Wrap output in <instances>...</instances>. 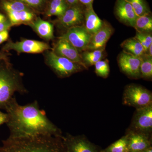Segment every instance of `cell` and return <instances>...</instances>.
<instances>
[{
    "mask_svg": "<svg viewBox=\"0 0 152 152\" xmlns=\"http://www.w3.org/2000/svg\"><path fill=\"white\" fill-rule=\"evenodd\" d=\"M8 120L6 124L11 138L50 135L63 137L61 129L41 110L37 101L24 105L19 104L15 97L6 108Z\"/></svg>",
    "mask_w": 152,
    "mask_h": 152,
    "instance_id": "obj_1",
    "label": "cell"
},
{
    "mask_svg": "<svg viewBox=\"0 0 152 152\" xmlns=\"http://www.w3.org/2000/svg\"><path fill=\"white\" fill-rule=\"evenodd\" d=\"M63 137L50 135L9 137L2 141L0 152H67Z\"/></svg>",
    "mask_w": 152,
    "mask_h": 152,
    "instance_id": "obj_2",
    "label": "cell"
},
{
    "mask_svg": "<svg viewBox=\"0 0 152 152\" xmlns=\"http://www.w3.org/2000/svg\"><path fill=\"white\" fill-rule=\"evenodd\" d=\"M16 92L28 93L22 83L21 75L8 65H0V109L5 110Z\"/></svg>",
    "mask_w": 152,
    "mask_h": 152,
    "instance_id": "obj_3",
    "label": "cell"
},
{
    "mask_svg": "<svg viewBox=\"0 0 152 152\" xmlns=\"http://www.w3.org/2000/svg\"><path fill=\"white\" fill-rule=\"evenodd\" d=\"M123 104L136 109L152 104V92L140 85H128L124 90Z\"/></svg>",
    "mask_w": 152,
    "mask_h": 152,
    "instance_id": "obj_4",
    "label": "cell"
},
{
    "mask_svg": "<svg viewBox=\"0 0 152 152\" xmlns=\"http://www.w3.org/2000/svg\"><path fill=\"white\" fill-rule=\"evenodd\" d=\"M47 57L48 65L60 77H67L86 69L81 65L66 58L58 56L54 52H49Z\"/></svg>",
    "mask_w": 152,
    "mask_h": 152,
    "instance_id": "obj_5",
    "label": "cell"
},
{
    "mask_svg": "<svg viewBox=\"0 0 152 152\" xmlns=\"http://www.w3.org/2000/svg\"><path fill=\"white\" fill-rule=\"evenodd\" d=\"M128 130L151 135L152 104L136 109Z\"/></svg>",
    "mask_w": 152,
    "mask_h": 152,
    "instance_id": "obj_6",
    "label": "cell"
},
{
    "mask_svg": "<svg viewBox=\"0 0 152 152\" xmlns=\"http://www.w3.org/2000/svg\"><path fill=\"white\" fill-rule=\"evenodd\" d=\"M67 152H101V150L84 135L74 136L67 133L63 137Z\"/></svg>",
    "mask_w": 152,
    "mask_h": 152,
    "instance_id": "obj_7",
    "label": "cell"
},
{
    "mask_svg": "<svg viewBox=\"0 0 152 152\" xmlns=\"http://www.w3.org/2000/svg\"><path fill=\"white\" fill-rule=\"evenodd\" d=\"M91 37L85 25H80L69 28L61 37L69 41L79 52L86 50Z\"/></svg>",
    "mask_w": 152,
    "mask_h": 152,
    "instance_id": "obj_8",
    "label": "cell"
},
{
    "mask_svg": "<svg viewBox=\"0 0 152 152\" xmlns=\"http://www.w3.org/2000/svg\"><path fill=\"white\" fill-rule=\"evenodd\" d=\"M118 62L121 71L131 78H141L140 57L123 51L118 57Z\"/></svg>",
    "mask_w": 152,
    "mask_h": 152,
    "instance_id": "obj_9",
    "label": "cell"
},
{
    "mask_svg": "<svg viewBox=\"0 0 152 152\" xmlns=\"http://www.w3.org/2000/svg\"><path fill=\"white\" fill-rule=\"evenodd\" d=\"M50 48L48 44L44 42L27 39L16 42H10L4 47L6 50H13L21 53H40Z\"/></svg>",
    "mask_w": 152,
    "mask_h": 152,
    "instance_id": "obj_10",
    "label": "cell"
},
{
    "mask_svg": "<svg viewBox=\"0 0 152 152\" xmlns=\"http://www.w3.org/2000/svg\"><path fill=\"white\" fill-rule=\"evenodd\" d=\"M85 7L79 4L68 8L61 16L59 17L60 24L65 28L80 26L84 21Z\"/></svg>",
    "mask_w": 152,
    "mask_h": 152,
    "instance_id": "obj_11",
    "label": "cell"
},
{
    "mask_svg": "<svg viewBox=\"0 0 152 152\" xmlns=\"http://www.w3.org/2000/svg\"><path fill=\"white\" fill-rule=\"evenodd\" d=\"M114 14L120 22L132 27L138 17L130 4L126 0H116Z\"/></svg>",
    "mask_w": 152,
    "mask_h": 152,
    "instance_id": "obj_12",
    "label": "cell"
},
{
    "mask_svg": "<svg viewBox=\"0 0 152 152\" xmlns=\"http://www.w3.org/2000/svg\"><path fill=\"white\" fill-rule=\"evenodd\" d=\"M54 53L58 56L66 58L74 62L81 65L86 69H87L82 61L78 51L66 39L60 37L55 47Z\"/></svg>",
    "mask_w": 152,
    "mask_h": 152,
    "instance_id": "obj_13",
    "label": "cell"
},
{
    "mask_svg": "<svg viewBox=\"0 0 152 152\" xmlns=\"http://www.w3.org/2000/svg\"><path fill=\"white\" fill-rule=\"evenodd\" d=\"M113 32V28L110 24L104 21L101 28L92 35L86 50L105 48L106 44Z\"/></svg>",
    "mask_w": 152,
    "mask_h": 152,
    "instance_id": "obj_14",
    "label": "cell"
},
{
    "mask_svg": "<svg viewBox=\"0 0 152 152\" xmlns=\"http://www.w3.org/2000/svg\"><path fill=\"white\" fill-rule=\"evenodd\" d=\"M126 135L129 151L141 152L152 147L151 135L129 130Z\"/></svg>",
    "mask_w": 152,
    "mask_h": 152,
    "instance_id": "obj_15",
    "label": "cell"
},
{
    "mask_svg": "<svg viewBox=\"0 0 152 152\" xmlns=\"http://www.w3.org/2000/svg\"><path fill=\"white\" fill-rule=\"evenodd\" d=\"M84 21L85 27L92 35L101 28L104 22L95 12L93 6L85 7Z\"/></svg>",
    "mask_w": 152,
    "mask_h": 152,
    "instance_id": "obj_16",
    "label": "cell"
},
{
    "mask_svg": "<svg viewBox=\"0 0 152 152\" xmlns=\"http://www.w3.org/2000/svg\"><path fill=\"white\" fill-rule=\"evenodd\" d=\"M32 27L38 34L46 39H51L54 37L53 27L48 22L39 19L32 24Z\"/></svg>",
    "mask_w": 152,
    "mask_h": 152,
    "instance_id": "obj_17",
    "label": "cell"
},
{
    "mask_svg": "<svg viewBox=\"0 0 152 152\" xmlns=\"http://www.w3.org/2000/svg\"><path fill=\"white\" fill-rule=\"evenodd\" d=\"M124 51L140 57L145 53L141 44L134 37L127 39L121 45Z\"/></svg>",
    "mask_w": 152,
    "mask_h": 152,
    "instance_id": "obj_18",
    "label": "cell"
},
{
    "mask_svg": "<svg viewBox=\"0 0 152 152\" xmlns=\"http://www.w3.org/2000/svg\"><path fill=\"white\" fill-rule=\"evenodd\" d=\"M105 49H98L93 50H86L80 54L82 61L87 68L94 65L96 63L102 59Z\"/></svg>",
    "mask_w": 152,
    "mask_h": 152,
    "instance_id": "obj_19",
    "label": "cell"
},
{
    "mask_svg": "<svg viewBox=\"0 0 152 152\" xmlns=\"http://www.w3.org/2000/svg\"><path fill=\"white\" fill-rule=\"evenodd\" d=\"M134 28L137 32L151 33L152 17L151 12L139 16L136 20Z\"/></svg>",
    "mask_w": 152,
    "mask_h": 152,
    "instance_id": "obj_20",
    "label": "cell"
},
{
    "mask_svg": "<svg viewBox=\"0 0 152 152\" xmlns=\"http://www.w3.org/2000/svg\"><path fill=\"white\" fill-rule=\"evenodd\" d=\"M140 57L141 59V78L150 80L152 78V57L145 53Z\"/></svg>",
    "mask_w": 152,
    "mask_h": 152,
    "instance_id": "obj_21",
    "label": "cell"
},
{
    "mask_svg": "<svg viewBox=\"0 0 152 152\" xmlns=\"http://www.w3.org/2000/svg\"><path fill=\"white\" fill-rule=\"evenodd\" d=\"M128 140L126 136L125 135L114 142L111 145L104 150H101V152H128Z\"/></svg>",
    "mask_w": 152,
    "mask_h": 152,
    "instance_id": "obj_22",
    "label": "cell"
},
{
    "mask_svg": "<svg viewBox=\"0 0 152 152\" xmlns=\"http://www.w3.org/2000/svg\"><path fill=\"white\" fill-rule=\"evenodd\" d=\"M131 6L138 17L151 12V10L145 0H126Z\"/></svg>",
    "mask_w": 152,
    "mask_h": 152,
    "instance_id": "obj_23",
    "label": "cell"
},
{
    "mask_svg": "<svg viewBox=\"0 0 152 152\" xmlns=\"http://www.w3.org/2000/svg\"><path fill=\"white\" fill-rule=\"evenodd\" d=\"M95 72L98 76L104 78L108 76L110 72V66L107 60H100L94 65Z\"/></svg>",
    "mask_w": 152,
    "mask_h": 152,
    "instance_id": "obj_24",
    "label": "cell"
},
{
    "mask_svg": "<svg viewBox=\"0 0 152 152\" xmlns=\"http://www.w3.org/2000/svg\"><path fill=\"white\" fill-rule=\"evenodd\" d=\"M134 37L141 44L145 50V53H147L150 46L152 45L151 33H140L137 32L136 35Z\"/></svg>",
    "mask_w": 152,
    "mask_h": 152,
    "instance_id": "obj_25",
    "label": "cell"
},
{
    "mask_svg": "<svg viewBox=\"0 0 152 152\" xmlns=\"http://www.w3.org/2000/svg\"><path fill=\"white\" fill-rule=\"evenodd\" d=\"M3 7L7 12H18L27 10L26 7L20 1L13 2H5L3 4Z\"/></svg>",
    "mask_w": 152,
    "mask_h": 152,
    "instance_id": "obj_26",
    "label": "cell"
},
{
    "mask_svg": "<svg viewBox=\"0 0 152 152\" xmlns=\"http://www.w3.org/2000/svg\"><path fill=\"white\" fill-rule=\"evenodd\" d=\"M68 4L66 0H52L50 9H68Z\"/></svg>",
    "mask_w": 152,
    "mask_h": 152,
    "instance_id": "obj_27",
    "label": "cell"
},
{
    "mask_svg": "<svg viewBox=\"0 0 152 152\" xmlns=\"http://www.w3.org/2000/svg\"><path fill=\"white\" fill-rule=\"evenodd\" d=\"M9 19L12 25L18 24L20 23V12H7Z\"/></svg>",
    "mask_w": 152,
    "mask_h": 152,
    "instance_id": "obj_28",
    "label": "cell"
},
{
    "mask_svg": "<svg viewBox=\"0 0 152 152\" xmlns=\"http://www.w3.org/2000/svg\"><path fill=\"white\" fill-rule=\"evenodd\" d=\"M21 23L31 21L34 18V15L27 10L20 12Z\"/></svg>",
    "mask_w": 152,
    "mask_h": 152,
    "instance_id": "obj_29",
    "label": "cell"
},
{
    "mask_svg": "<svg viewBox=\"0 0 152 152\" xmlns=\"http://www.w3.org/2000/svg\"><path fill=\"white\" fill-rule=\"evenodd\" d=\"M66 10L64 9H49L47 14H48V15L49 16H57L60 17L64 13Z\"/></svg>",
    "mask_w": 152,
    "mask_h": 152,
    "instance_id": "obj_30",
    "label": "cell"
},
{
    "mask_svg": "<svg viewBox=\"0 0 152 152\" xmlns=\"http://www.w3.org/2000/svg\"><path fill=\"white\" fill-rule=\"evenodd\" d=\"M20 1L24 2L30 5L37 6L40 4L43 0H18Z\"/></svg>",
    "mask_w": 152,
    "mask_h": 152,
    "instance_id": "obj_31",
    "label": "cell"
},
{
    "mask_svg": "<svg viewBox=\"0 0 152 152\" xmlns=\"http://www.w3.org/2000/svg\"><path fill=\"white\" fill-rule=\"evenodd\" d=\"M12 24L11 23L7 21L3 22V23H0V33L6 31V30H8L10 27H11Z\"/></svg>",
    "mask_w": 152,
    "mask_h": 152,
    "instance_id": "obj_32",
    "label": "cell"
},
{
    "mask_svg": "<svg viewBox=\"0 0 152 152\" xmlns=\"http://www.w3.org/2000/svg\"><path fill=\"white\" fill-rule=\"evenodd\" d=\"M8 37L9 32L8 30H6L0 33V45L7 40Z\"/></svg>",
    "mask_w": 152,
    "mask_h": 152,
    "instance_id": "obj_33",
    "label": "cell"
},
{
    "mask_svg": "<svg viewBox=\"0 0 152 152\" xmlns=\"http://www.w3.org/2000/svg\"><path fill=\"white\" fill-rule=\"evenodd\" d=\"M8 120V115L7 113H4L0 111V126L3 124H6Z\"/></svg>",
    "mask_w": 152,
    "mask_h": 152,
    "instance_id": "obj_34",
    "label": "cell"
},
{
    "mask_svg": "<svg viewBox=\"0 0 152 152\" xmlns=\"http://www.w3.org/2000/svg\"><path fill=\"white\" fill-rule=\"evenodd\" d=\"M94 0H78L79 3L85 7L93 6Z\"/></svg>",
    "mask_w": 152,
    "mask_h": 152,
    "instance_id": "obj_35",
    "label": "cell"
},
{
    "mask_svg": "<svg viewBox=\"0 0 152 152\" xmlns=\"http://www.w3.org/2000/svg\"><path fill=\"white\" fill-rule=\"evenodd\" d=\"M67 3L71 6L79 4L78 0H66Z\"/></svg>",
    "mask_w": 152,
    "mask_h": 152,
    "instance_id": "obj_36",
    "label": "cell"
},
{
    "mask_svg": "<svg viewBox=\"0 0 152 152\" xmlns=\"http://www.w3.org/2000/svg\"><path fill=\"white\" fill-rule=\"evenodd\" d=\"M5 17L2 14H0V23L6 21Z\"/></svg>",
    "mask_w": 152,
    "mask_h": 152,
    "instance_id": "obj_37",
    "label": "cell"
},
{
    "mask_svg": "<svg viewBox=\"0 0 152 152\" xmlns=\"http://www.w3.org/2000/svg\"><path fill=\"white\" fill-rule=\"evenodd\" d=\"M6 59V56L5 53H0V61L2 60H5Z\"/></svg>",
    "mask_w": 152,
    "mask_h": 152,
    "instance_id": "obj_38",
    "label": "cell"
},
{
    "mask_svg": "<svg viewBox=\"0 0 152 152\" xmlns=\"http://www.w3.org/2000/svg\"><path fill=\"white\" fill-rule=\"evenodd\" d=\"M141 152H152V147H150L144 150V151Z\"/></svg>",
    "mask_w": 152,
    "mask_h": 152,
    "instance_id": "obj_39",
    "label": "cell"
},
{
    "mask_svg": "<svg viewBox=\"0 0 152 152\" xmlns=\"http://www.w3.org/2000/svg\"><path fill=\"white\" fill-rule=\"evenodd\" d=\"M128 152H134L130 151H129Z\"/></svg>",
    "mask_w": 152,
    "mask_h": 152,
    "instance_id": "obj_40",
    "label": "cell"
}]
</instances>
